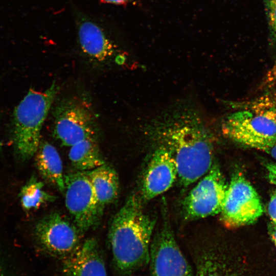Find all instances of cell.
<instances>
[{
  "label": "cell",
  "mask_w": 276,
  "mask_h": 276,
  "mask_svg": "<svg viewBox=\"0 0 276 276\" xmlns=\"http://www.w3.org/2000/svg\"><path fill=\"white\" fill-rule=\"evenodd\" d=\"M151 131L172 152L182 186L195 182L211 169L214 153L212 138L194 113L178 111L169 114Z\"/></svg>",
  "instance_id": "cell-1"
},
{
  "label": "cell",
  "mask_w": 276,
  "mask_h": 276,
  "mask_svg": "<svg viewBox=\"0 0 276 276\" xmlns=\"http://www.w3.org/2000/svg\"><path fill=\"white\" fill-rule=\"evenodd\" d=\"M155 226V220L144 211L139 196L130 195L113 216L108 234L119 274L128 275L149 264Z\"/></svg>",
  "instance_id": "cell-2"
},
{
  "label": "cell",
  "mask_w": 276,
  "mask_h": 276,
  "mask_svg": "<svg viewBox=\"0 0 276 276\" xmlns=\"http://www.w3.org/2000/svg\"><path fill=\"white\" fill-rule=\"evenodd\" d=\"M58 88L53 84L44 91L31 89L15 108L12 119L11 138L14 153L24 162L36 153L40 132Z\"/></svg>",
  "instance_id": "cell-3"
},
{
  "label": "cell",
  "mask_w": 276,
  "mask_h": 276,
  "mask_svg": "<svg viewBox=\"0 0 276 276\" xmlns=\"http://www.w3.org/2000/svg\"><path fill=\"white\" fill-rule=\"evenodd\" d=\"M53 134L65 146L86 139H96L97 125L88 104L80 99L66 98L54 110Z\"/></svg>",
  "instance_id": "cell-4"
},
{
  "label": "cell",
  "mask_w": 276,
  "mask_h": 276,
  "mask_svg": "<svg viewBox=\"0 0 276 276\" xmlns=\"http://www.w3.org/2000/svg\"><path fill=\"white\" fill-rule=\"evenodd\" d=\"M65 203L73 222L82 234L99 224L103 208L99 204L85 172L64 176Z\"/></svg>",
  "instance_id": "cell-5"
},
{
  "label": "cell",
  "mask_w": 276,
  "mask_h": 276,
  "mask_svg": "<svg viewBox=\"0 0 276 276\" xmlns=\"http://www.w3.org/2000/svg\"><path fill=\"white\" fill-rule=\"evenodd\" d=\"M263 213L260 198L255 188L240 173H235L227 186L220 219L228 228L255 222Z\"/></svg>",
  "instance_id": "cell-6"
},
{
  "label": "cell",
  "mask_w": 276,
  "mask_h": 276,
  "mask_svg": "<svg viewBox=\"0 0 276 276\" xmlns=\"http://www.w3.org/2000/svg\"><path fill=\"white\" fill-rule=\"evenodd\" d=\"M149 263L150 276H194L176 242L166 211L152 239Z\"/></svg>",
  "instance_id": "cell-7"
},
{
  "label": "cell",
  "mask_w": 276,
  "mask_h": 276,
  "mask_svg": "<svg viewBox=\"0 0 276 276\" xmlns=\"http://www.w3.org/2000/svg\"><path fill=\"white\" fill-rule=\"evenodd\" d=\"M227 188L218 165L213 164L184 199L182 209L185 219H198L220 213Z\"/></svg>",
  "instance_id": "cell-8"
},
{
  "label": "cell",
  "mask_w": 276,
  "mask_h": 276,
  "mask_svg": "<svg viewBox=\"0 0 276 276\" xmlns=\"http://www.w3.org/2000/svg\"><path fill=\"white\" fill-rule=\"evenodd\" d=\"M41 249L51 256L64 259L80 245L82 234L73 222L57 212L41 218L34 229Z\"/></svg>",
  "instance_id": "cell-9"
},
{
  "label": "cell",
  "mask_w": 276,
  "mask_h": 276,
  "mask_svg": "<svg viewBox=\"0 0 276 276\" xmlns=\"http://www.w3.org/2000/svg\"><path fill=\"white\" fill-rule=\"evenodd\" d=\"M178 176L175 158L172 152L160 145L153 153L145 172L142 185V196L150 200L166 192Z\"/></svg>",
  "instance_id": "cell-10"
},
{
  "label": "cell",
  "mask_w": 276,
  "mask_h": 276,
  "mask_svg": "<svg viewBox=\"0 0 276 276\" xmlns=\"http://www.w3.org/2000/svg\"><path fill=\"white\" fill-rule=\"evenodd\" d=\"M222 128L224 135L232 140L242 135L276 137V113L267 110L241 109L228 116Z\"/></svg>",
  "instance_id": "cell-11"
},
{
  "label": "cell",
  "mask_w": 276,
  "mask_h": 276,
  "mask_svg": "<svg viewBox=\"0 0 276 276\" xmlns=\"http://www.w3.org/2000/svg\"><path fill=\"white\" fill-rule=\"evenodd\" d=\"M75 16L78 41L83 53L99 62L111 58L116 48L106 30L82 12L76 13Z\"/></svg>",
  "instance_id": "cell-12"
},
{
  "label": "cell",
  "mask_w": 276,
  "mask_h": 276,
  "mask_svg": "<svg viewBox=\"0 0 276 276\" xmlns=\"http://www.w3.org/2000/svg\"><path fill=\"white\" fill-rule=\"evenodd\" d=\"M63 276H107L103 254L97 240L86 239L63 259Z\"/></svg>",
  "instance_id": "cell-13"
},
{
  "label": "cell",
  "mask_w": 276,
  "mask_h": 276,
  "mask_svg": "<svg viewBox=\"0 0 276 276\" xmlns=\"http://www.w3.org/2000/svg\"><path fill=\"white\" fill-rule=\"evenodd\" d=\"M35 164L44 179L64 193L62 163L56 149L47 142H41L36 152Z\"/></svg>",
  "instance_id": "cell-14"
},
{
  "label": "cell",
  "mask_w": 276,
  "mask_h": 276,
  "mask_svg": "<svg viewBox=\"0 0 276 276\" xmlns=\"http://www.w3.org/2000/svg\"><path fill=\"white\" fill-rule=\"evenodd\" d=\"M85 172L91 183L98 201L103 209L117 199L119 193V179L114 168L104 164Z\"/></svg>",
  "instance_id": "cell-15"
},
{
  "label": "cell",
  "mask_w": 276,
  "mask_h": 276,
  "mask_svg": "<svg viewBox=\"0 0 276 276\" xmlns=\"http://www.w3.org/2000/svg\"><path fill=\"white\" fill-rule=\"evenodd\" d=\"M68 157L78 171H90L105 164L94 139H86L71 146Z\"/></svg>",
  "instance_id": "cell-16"
},
{
  "label": "cell",
  "mask_w": 276,
  "mask_h": 276,
  "mask_svg": "<svg viewBox=\"0 0 276 276\" xmlns=\"http://www.w3.org/2000/svg\"><path fill=\"white\" fill-rule=\"evenodd\" d=\"M195 266V276H231L226 262L211 247L198 253Z\"/></svg>",
  "instance_id": "cell-17"
},
{
  "label": "cell",
  "mask_w": 276,
  "mask_h": 276,
  "mask_svg": "<svg viewBox=\"0 0 276 276\" xmlns=\"http://www.w3.org/2000/svg\"><path fill=\"white\" fill-rule=\"evenodd\" d=\"M19 196L23 209L27 211L37 209L56 199V196L44 190L43 183L34 176L22 187Z\"/></svg>",
  "instance_id": "cell-18"
},
{
  "label": "cell",
  "mask_w": 276,
  "mask_h": 276,
  "mask_svg": "<svg viewBox=\"0 0 276 276\" xmlns=\"http://www.w3.org/2000/svg\"><path fill=\"white\" fill-rule=\"evenodd\" d=\"M233 141L263 151L276 160V137L242 135L235 138Z\"/></svg>",
  "instance_id": "cell-19"
},
{
  "label": "cell",
  "mask_w": 276,
  "mask_h": 276,
  "mask_svg": "<svg viewBox=\"0 0 276 276\" xmlns=\"http://www.w3.org/2000/svg\"><path fill=\"white\" fill-rule=\"evenodd\" d=\"M240 106L242 109L267 110L276 113V91H268L259 98L240 103Z\"/></svg>",
  "instance_id": "cell-20"
},
{
  "label": "cell",
  "mask_w": 276,
  "mask_h": 276,
  "mask_svg": "<svg viewBox=\"0 0 276 276\" xmlns=\"http://www.w3.org/2000/svg\"><path fill=\"white\" fill-rule=\"evenodd\" d=\"M270 37L276 43V0H264Z\"/></svg>",
  "instance_id": "cell-21"
},
{
  "label": "cell",
  "mask_w": 276,
  "mask_h": 276,
  "mask_svg": "<svg viewBox=\"0 0 276 276\" xmlns=\"http://www.w3.org/2000/svg\"><path fill=\"white\" fill-rule=\"evenodd\" d=\"M268 211L272 222L276 224V190L271 194L268 205Z\"/></svg>",
  "instance_id": "cell-22"
},
{
  "label": "cell",
  "mask_w": 276,
  "mask_h": 276,
  "mask_svg": "<svg viewBox=\"0 0 276 276\" xmlns=\"http://www.w3.org/2000/svg\"><path fill=\"white\" fill-rule=\"evenodd\" d=\"M265 164L269 181L271 183L276 186V165L271 163Z\"/></svg>",
  "instance_id": "cell-23"
},
{
  "label": "cell",
  "mask_w": 276,
  "mask_h": 276,
  "mask_svg": "<svg viewBox=\"0 0 276 276\" xmlns=\"http://www.w3.org/2000/svg\"><path fill=\"white\" fill-rule=\"evenodd\" d=\"M276 80V60L272 68L268 72L265 78V85L268 87H271Z\"/></svg>",
  "instance_id": "cell-24"
},
{
  "label": "cell",
  "mask_w": 276,
  "mask_h": 276,
  "mask_svg": "<svg viewBox=\"0 0 276 276\" xmlns=\"http://www.w3.org/2000/svg\"><path fill=\"white\" fill-rule=\"evenodd\" d=\"M268 232L270 236L276 246V224L272 222L268 225Z\"/></svg>",
  "instance_id": "cell-25"
},
{
  "label": "cell",
  "mask_w": 276,
  "mask_h": 276,
  "mask_svg": "<svg viewBox=\"0 0 276 276\" xmlns=\"http://www.w3.org/2000/svg\"><path fill=\"white\" fill-rule=\"evenodd\" d=\"M130 0H100V2L105 4H114L117 5H125L129 3Z\"/></svg>",
  "instance_id": "cell-26"
},
{
  "label": "cell",
  "mask_w": 276,
  "mask_h": 276,
  "mask_svg": "<svg viewBox=\"0 0 276 276\" xmlns=\"http://www.w3.org/2000/svg\"><path fill=\"white\" fill-rule=\"evenodd\" d=\"M1 146H2V144H1V139H0V150L1 149Z\"/></svg>",
  "instance_id": "cell-27"
}]
</instances>
